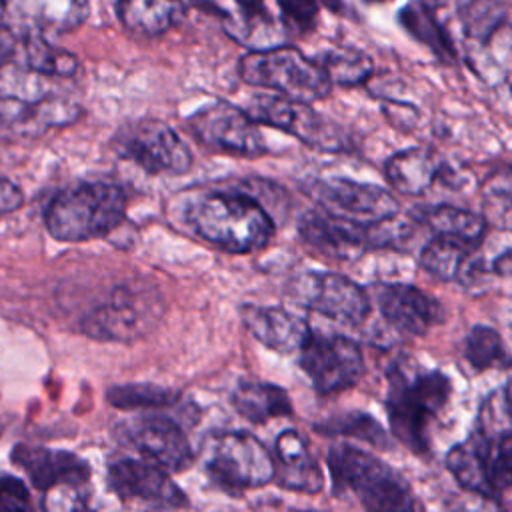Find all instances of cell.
<instances>
[{"label": "cell", "instance_id": "cell-1", "mask_svg": "<svg viewBox=\"0 0 512 512\" xmlns=\"http://www.w3.org/2000/svg\"><path fill=\"white\" fill-rule=\"evenodd\" d=\"M452 384L440 370L400 358L388 368L386 412L392 436L416 454L430 448V424L446 408Z\"/></svg>", "mask_w": 512, "mask_h": 512}, {"label": "cell", "instance_id": "cell-2", "mask_svg": "<svg viewBox=\"0 0 512 512\" xmlns=\"http://www.w3.org/2000/svg\"><path fill=\"white\" fill-rule=\"evenodd\" d=\"M188 222L206 242L230 254L264 250L274 236V220L250 192H208L188 208Z\"/></svg>", "mask_w": 512, "mask_h": 512}, {"label": "cell", "instance_id": "cell-3", "mask_svg": "<svg viewBox=\"0 0 512 512\" xmlns=\"http://www.w3.org/2000/svg\"><path fill=\"white\" fill-rule=\"evenodd\" d=\"M446 468L464 490L498 498L512 488V422L478 412L470 438L448 450Z\"/></svg>", "mask_w": 512, "mask_h": 512}, {"label": "cell", "instance_id": "cell-4", "mask_svg": "<svg viewBox=\"0 0 512 512\" xmlns=\"http://www.w3.org/2000/svg\"><path fill=\"white\" fill-rule=\"evenodd\" d=\"M332 490L338 496L352 494L364 508L380 512H404L420 508L408 482L374 454L350 444L332 446L326 454Z\"/></svg>", "mask_w": 512, "mask_h": 512}, {"label": "cell", "instance_id": "cell-5", "mask_svg": "<svg viewBox=\"0 0 512 512\" xmlns=\"http://www.w3.org/2000/svg\"><path fill=\"white\" fill-rule=\"evenodd\" d=\"M126 214L122 188L84 182L56 194L46 210V230L60 242H86L110 234Z\"/></svg>", "mask_w": 512, "mask_h": 512}, {"label": "cell", "instance_id": "cell-6", "mask_svg": "<svg viewBox=\"0 0 512 512\" xmlns=\"http://www.w3.org/2000/svg\"><path fill=\"white\" fill-rule=\"evenodd\" d=\"M240 78L250 86L270 88L300 102H316L330 94L332 84L316 60L292 46L252 50L238 62Z\"/></svg>", "mask_w": 512, "mask_h": 512}, {"label": "cell", "instance_id": "cell-7", "mask_svg": "<svg viewBox=\"0 0 512 512\" xmlns=\"http://www.w3.org/2000/svg\"><path fill=\"white\" fill-rule=\"evenodd\" d=\"M160 292L146 282H124L82 318V332L106 342H132L146 336L162 318Z\"/></svg>", "mask_w": 512, "mask_h": 512}, {"label": "cell", "instance_id": "cell-8", "mask_svg": "<svg viewBox=\"0 0 512 512\" xmlns=\"http://www.w3.org/2000/svg\"><path fill=\"white\" fill-rule=\"evenodd\" d=\"M204 468L218 486L232 492L260 488L274 480V456L244 430L210 436L204 446Z\"/></svg>", "mask_w": 512, "mask_h": 512}, {"label": "cell", "instance_id": "cell-9", "mask_svg": "<svg viewBox=\"0 0 512 512\" xmlns=\"http://www.w3.org/2000/svg\"><path fill=\"white\" fill-rule=\"evenodd\" d=\"M246 112L256 124L284 130L320 152L348 150L350 140L340 126L320 116L308 102L292 100L282 94H256L246 106Z\"/></svg>", "mask_w": 512, "mask_h": 512}, {"label": "cell", "instance_id": "cell-10", "mask_svg": "<svg viewBox=\"0 0 512 512\" xmlns=\"http://www.w3.org/2000/svg\"><path fill=\"white\" fill-rule=\"evenodd\" d=\"M112 148L150 174H184L192 166L186 142L168 124L152 118L124 124L112 138Z\"/></svg>", "mask_w": 512, "mask_h": 512}, {"label": "cell", "instance_id": "cell-11", "mask_svg": "<svg viewBox=\"0 0 512 512\" xmlns=\"http://www.w3.org/2000/svg\"><path fill=\"white\" fill-rule=\"evenodd\" d=\"M288 294L300 306L346 326H360L370 314L368 292L338 272H302L290 280Z\"/></svg>", "mask_w": 512, "mask_h": 512}, {"label": "cell", "instance_id": "cell-12", "mask_svg": "<svg viewBox=\"0 0 512 512\" xmlns=\"http://www.w3.org/2000/svg\"><path fill=\"white\" fill-rule=\"evenodd\" d=\"M298 352V364L320 396H334L352 388L366 370L360 346L340 334L312 332Z\"/></svg>", "mask_w": 512, "mask_h": 512}, {"label": "cell", "instance_id": "cell-13", "mask_svg": "<svg viewBox=\"0 0 512 512\" xmlns=\"http://www.w3.org/2000/svg\"><path fill=\"white\" fill-rule=\"evenodd\" d=\"M306 194L322 212L362 226L390 220L400 212V202L382 186L348 178L314 180L308 184Z\"/></svg>", "mask_w": 512, "mask_h": 512}, {"label": "cell", "instance_id": "cell-14", "mask_svg": "<svg viewBox=\"0 0 512 512\" xmlns=\"http://www.w3.org/2000/svg\"><path fill=\"white\" fill-rule=\"evenodd\" d=\"M192 136L208 148L234 156H260L266 142L252 116L224 100L210 102L188 118Z\"/></svg>", "mask_w": 512, "mask_h": 512}, {"label": "cell", "instance_id": "cell-15", "mask_svg": "<svg viewBox=\"0 0 512 512\" xmlns=\"http://www.w3.org/2000/svg\"><path fill=\"white\" fill-rule=\"evenodd\" d=\"M118 436L168 472H182L194 460L186 434L168 416H134L120 424Z\"/></svg>", "mask_w": 512, "mask_h": 512}, {"label": "cell", "instance_id": "cell-16", "mask_svg": "<svg viewBox=\"0 0 512 512\" xmlns=\"http://www.w3.org/2000/svg\"><path fill=\"white\" fill-rule=\"evenodd\" d=\"M78 116L80 108L66 98L44 96L32 100L16 94H4L0 96V138H38L48 128L72 124Z\"/></svg>", "mask_w": 512, "mask_h": 512}, {"label": "cell", "instance_id": "cell-17", "mask_svg": "<svg viewBox=\"0 0 512 512\" xmlns=\"http://www.w3.org/2000/svg\"><path fill=\"white\" fill-rule=\"evenodd\" d=\"M112 490L124 500H140L160 508H182L186 494L172 482L170 472L148 458H124L108 468Z\"/></svg>", "mask_w": 512, "mask_h": 512}, {"label": "cell", "instance_id": "cell-18", "mask_svg": "<svg viewBox=\"0 0 512 512\" xmlns=\"http://www.w3.org/2000/svg\"><path fill=\"white\" fill-rule=\"evenodd\" d=\"M0 8L4 20L24 36L70 32L90 14L88 0H0Z\"/></svg>", "mask_w": 512, "mask_h": 512}, {"label": "cell", "instance_id": "cell-19", "mask_svg": "<svg viewBox=\"0 0 512 512\" xmlns=\"http://www.w3.org/2000/svg\"><path fill=\"white\" fill-rule=\"evenodd\" d=\"M374 298L388 324L404 334L424 336L442 320L440 304L412 284H380Z\"/></svg>", "mask_w": 512, "mask_h": 512}, {"label": "cell", "instance_id": "cell-20", "mask_svg": "<svg viewBox=\"0 0 512 512\" xmlns=\"http://www.w3.org/2000/svg\"><path fill=\"white\" fill-rule=\"evenodd\" d=\"M298 228L306 244L334 258H352L366 248L378 246L376 224H354L342 218H334L322 210L306 214Z\"/></svg>", "mask_w": 512, "mask_h": 512}, {"label": "cell", "instance_id": "cell-21", "mask_svg": "<svg viewBox=\"0 0 512 512\" xmlns=\"http://www.w3.org/2000/svg\"><path fill=\"white\" fill-rule=\"evenodd\" d=\"M240 318L246 330L258 342L278 354H290L300 350L312 334V328L306 320L280 306L242 304Z\"/></svg>", "mask_w": 512, "mask_h": 512}, {"label": "cell", "instance_id": "cell-22", "mask_svg": "<svg viewBox=\"0 0 512 512\" xmlns=\"http://www.w3.org/2000/svg\"><path fill=\"white\" fill-rule=\"evenodd\" d=\"M274 480L280 488L316 494L324 488V472L298 430H284L274 444Z\"/></svg>", "mask_w": 512, "mask_h": 512}, {"label": "cell", "instance_id": "cell-23", "mask_svg": "<svg viewBox=\"0 0 512 512\" xmlns=\"http://www.w3.org/2000/svg\"><path fill=\"white\" fill-rule=\"evenodd\" d=\"M12 460L28 474L32 484L46 492L58 484L84 486L90 470L84 460L72 452L18 444L12 450Z\"/></svg>", "mask_w": 512, "mask_h": 512}, {"label": "cell", "instance_id": "cell-24", "mask_svg": "<svg viewBox=\"0 0 512 512\" xmlns=\"http://www.w3.org/2000/svg\"><path fill=\"white\" fill-rule=\"evenodd\" d=\"M446 164L438 152L432 148L416 146L396 152L386 160V180L388 184L408 196L426 194L436 180L446 174Z\"/></svg>", "mask_w": 512, "mask_h": 512}, {"label": "cell", "instance_id": "cell-25", "mask_svg": "<svg viewBox=\"0 0 512 512\" xmlns=\"http://www.w3.org/2000/svg\"><path fill=\"white\" fill-rule=\"evenodd\" d=\"M416 218L434 234L458 240L472 250L482 244V238L488 230V222L482 214L464 210L450 204L426 206L416 210Z\"/></svg>", "mask_w": 512, "mask_h": 512}, {"label": "cell", "instance_id": "cell-26", "mask_svg": "<svg viewBox=\"0 0 512 512\" xmlns=\"http://www.w3.org/2000/svg\"><path fill=\"white\" fill-rule=\"evenodd\" d=\"M232 406L252 424H266L292 414V402L286 390L258 380H242L232 392Z\"/></svg>", "mask_w": 512, "mask_h": 512}, {"label": "cell", "instance_id": "cell-27", "mask_svg": "<svg viewBox=\"0 0 512 512\" xmlns=\"http://www.w3.org/2000/svg\"><path fill=\"white\" fill-rule=\"evenodd\" d=\"M116 14L122 24L142 36H158L184 16L180 0H118Z\"/></svg>", "mask_w": 512, "mask_h": 512}, {"label": "cell", "instance_id": "cell-28", "mask_svg": "<svg viewBox=\"0 0 512 512\" xmlns=\"http://www.w3.org/2000/svg\"><path fill=\"white\" fill-rule=\"evenodd\" d=\"M470 254V246L446 236H434L420 252V266L438 280L460 282L470 266Z\"/></svg>", "mask_w": 512, "mask_h": 512}, {"label": "cell", "instance_id": "cell-29", "mask_svg": "<svg viewBox=\"0 0 512 512\" xmlns=\"http://www.w3.org/2000/svg\"><path fill=\"white\" fill-rule=\"evenodd\" d=\"M398 22L402 28L416 38L420 44L428 46L440 60L452 62L456 58V48L446 34V30L436 22L432 12L428 10L426 4L410 2L400 8L398 12Z\"/></svg>", "mask_w": 512, "mask_h": 512}, {"label": "cell", "instance_id": "cell-30", "mask_svg": "<svg viewBox=\"0 0 512 512\" xmlns=\"http://www.w3.org/2000/svg\"><path fill=\"white\" fill-rule=\"evenodd\" d=\"M330 84L358 86L372 76V60L356 48H330L318 60Z\"/></svg>", "mask_w": 512, "mask_h": 512}, {"label": "cell", "instance_id": "cell-31", "mask_svg": "<svg viewBox=\"0 0 512 512\" xmlns=\"http://www.w3.org/2000/svg\"><path fill=\"white\" fill-rule=\"evenodd\" d=\"M464 358L468 364L482 372L492 368H508L512 358L502 342V336L490 326H474L464 340Z\"/></svg>", "mask_w": 512, "mask_h": 512}, {"label": "cell", "instance_id": "cell-32", "mask_svg": "<svg viewBox=\"0 0 512 512\" xmlns=\"http://www.w3.org/2000/svg\"><path fill=\"white\" fill-rule=\"evenodd\" d=\"M22 56L32 72L46 76H70L78 68V60L70 52L52 46L38 34L24 36Z\"/></svg>", "mask_w": 512, "mask_h": 512}, {"label": "cell", "instance_id": "cell-33", "mask_svg": "<svg viewBox=\"0 0 512 512\" xmlns=\"http://www.w3.org/2000/svg\"><path fill=\"white\" fill-rule=\"evenodd\" d=\"M482 206V216L488 224L502 230H512V168H502L486 178Z\"/></svg>", "mask_w": 512, "mask_h": 512}, {"label": "cell", "instance_id": "cell-34", "mask_svg": "<svg viewBox=\"0 0 512 512\" xmlns=\"http://www.w3.org/2000/svg\"><path fill=\"white\" fill-rule=\"evenodd\" d=\"M108 402L120 410H152L178 402V392L154 384H122L108 390Z\"/></svg>", "mask_w": 512, "mask_h": 512}, {"label": "cell", "instance_id": "cell-35", "mask_svg": "<svg viewBox=\"0 0 512 512\" xmlns=\"http://www.w3.org/2000/svg\"><path fill=\"white\" fill-rule=\"evenodd\" d=\"M506 10L498 0H468L462 8L466 34L476 42H488L504 24Z\"/></svg>", "mask_w": 512, "mask_h": 512}, {"label": "cell", "instance_id": "cell-36", "mask_svg": "<svg viewBox=\"0 0 512 512\" xmlns=\"http://www.w3.org/2000/svg\"><path fill=\"white\" fill-rule=\"evenodd\" d=\"M320 430H324L322 434H348V436H356L364 442H370L374 446H386L388 438L384 434V430L380 428V424L376 420H372L368 414H360V412H348V414H340L338 418H334L330 424L326 422L324 426H318Z\"/></svg>", "mask_w": 512, "mask_h": 512}, {"label": "cell", "instance_id": "cell-37", "mask_svg": "<svg viewBox=\"0 0 512 512\" xmlns=\"http://www.w3.org/2000/svg\"><path fill=\"white\" fill-rule=\"evenodd\" d=\"M236 4L242 14V24L230 28V34L236 40L248 44V40H252L260 30L270 26V16L262 0H236Z\"/></svg>", "mask_w": 512, "mask_h": 512}, {"label": "cell", "instance_id": "cell-38", "mask_svg": "<svg viewBox=\"0 0 512 512\" xmlns=\"http://www.w3.org/2000/svg\"><path fill=\"white\" fill-rule=\"evenodd\" d=\"M282 22L296 34L308 32L314 28L318 18V0H276Z\"/></svg>", "mask_w": 512, "mask_h": 512}, {"label": "cell", "instance_id": "cell-39", "mask_svg": "<svg viewBox=\"0 0 512 512\" xmlns=\"http://www.w3.org/2000/svg\"><path fill=\"white\" fill-rule=\"evenodd\" d=\"M30 496L26 486L12 476L0 480V510H28Z\"/></svg>", "mask_w": 512, "mask_h": 512}, {"label": "cell", "instance_id": "cell-40", "mask_svg": "<svg viewBox=\"0 0 512 512\" xmlns=\"http://www.w3.org/2000/svg\"><path fill=\"white\" fill-rule=\"evenodd\" d=\"M22 202H24L22 190L14 182L0 178V216L18 210Z\"/></svg>", "mask_w": 512, "mask_h": 512}, {"label": "cell", "instance_id": "cell-41", "mask_svg": "<svg viewBox=\"0 0 512 512\" xmlns=\"http://www.w3.org/2000/svg\"><path fill=\"white\" fill-rule=\"evenodd\" d=\"M18 46V32L0 18V66L12 60Z\"/></svg>", "mask_w": 512, "mask_h": 512}, {"label": "cell", "instance_id": "cell-42", "mask_svg": "<svg viewBox=\"0 0 512 512\" xmlns=\"http://www.w3.org/2000/svg\"><path fill=\"white\" fill-rule=\"evenodd\" d=\"M492 268H494V272H496L498 276H504V278H510V280H512V248L506 250L504 254H500V256L494 260Z\"/></svg>", "mask_w": 512, "mask_h": 512}, {"label": "cell", "instance_id": "cell-43", "mask_svg": "<svg viewBox=\"0 0 512 512\" xmlns=\"http://www.w3.org/2000/svg\"><path fill=\"white\" fill-rule=\"evenodd\" d=\"M502 400H504V406H506V412L512 420V364L508 368V378H506V384L502 388Z\"/></svg>", "mask_w": 512, "mask_h": 512}, {"label": "cell", "instance_id": "cell-44", "mask_svg": "<svg viewBox=\"0 0 512 512\" xmlns=\"http://www.w3.org/2000/svg\"><path fill=\"white\" fill-rule=\"evenodd\" d=\"M318 2H322L326 8H330L332 12H338L342 6H344V2L342 0H318Z\"/></svg>", "mask_w": 512, "mask_h": 512}, {"label": "cell", "instance_id": "cell-45", "mask_svg": "<svg viewBox=\"0 0 512 512\" xmlns=\"http://www.w3.org/2000/svg\"><path fill=\"white\" fill-rule=\"evenodd\" d=\"M368 2H384V0H368Z\"/></svg>", "mask_w": 512, "mask_h": 512}]
</instances>
